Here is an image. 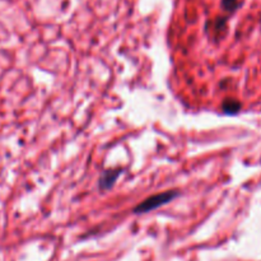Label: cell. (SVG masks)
Instances as JSON below:
<instances>
[{
  "mask_svg": "<svg viewBox=\"0 0 261 261\" xmlns=\"http://www.w3.org/2000/svg\"><path fill=\"white\" fill-rule=\"evenodd\" d=\"M180 195L178 191L176 190H168L165 191V193H161V194H155V195L149 196V198L145 199L144 201L137 205L134 208V213L135 214H142V213H148V212H152L154 209L160 208V206L166 205L168 204L170 201H172L173 199L177 198Z\"/></svg>",
  "mask_w": 261,
  "mask_h": 261,
  "instance_id": "cell-1",
  "label": "cell"
},
{
  "mask_svg": "<svg viewBox=\"0 0 261 261\" xmlns=\"http://www.w3.org/2000/svg\"><path fill=\"white\" fill-rule=\"evenodd\" d=\"M122 171L121 170H106L103 173H102L101 178H99V189L103 191L106 190H110V189L112 188V186L115 185V182H116L117 177H119L120 175H121Z\"/></svg>",
  "mask_w": 261,
  "mask_h": 261,
  "instance_id": "cell-2",
  "label": "cell"
},
{
  "mask_svg": "<svg viewBox=\"0 0 261 261\" xmlns=\"http://www.w3.org/2000/svg\"><path fill=\"white\" fill-rule=\"evenodd\" d=\"M241 5V0H222V7L226 12L233 13Z\"/></svg>",
  "mask_w": 261,
  "mask_h": 261,
  "instance_id": "cell-4",
  "label": "cell"
},
{
  "mask_svg": "<svg viewBox=\"0 0 261 261\" xmlns=\"http://www.w3.org/2000/svg\"><path fill=\"white\" fill-rule=\"evenodd\" d=\"M222 109H223L224 114L234 115L240 111V109H241V103L237 101H234V99H227V101L223 102V106H222Z\"/></svg>",
  "mask_w": 261,
  "mask_h": 261,
  "instance_id": "cell-3",
  "label": "cell"
}]
</instances>
